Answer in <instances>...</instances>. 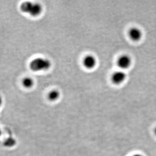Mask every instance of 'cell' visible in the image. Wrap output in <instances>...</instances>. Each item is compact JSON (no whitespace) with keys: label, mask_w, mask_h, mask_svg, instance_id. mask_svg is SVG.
Listing matches in <instances>:
<instances>
[{"label":"cell","mask_w":156,"mask_h":156,"mask_svg":"<svg viewBox=\"0 0 156 156\" xmlns=\"http://www.w3.org/2000/svg\"><path fill=\"white\" fill-rule=\"evenodd\" d=\"M130 38L133 41H139L143 37V33L141 30L136 27H133L129 31Z\"/></svg>","instance_id":"8992f818"},{"label":"cell","mask_w":156,"mask_h":156,"mask_svg":"<svg viewBox=\"0 0 156 156\" xmlns=\"http://www.w3.org/2000/svg\"><path fill=\"white\" fill-rule=\"evenodd\" d=\"M1 130H0V136H1Z\"/></svg>","instance_id":"7c38bea8"},{"label":"cell","mask_w":156,"mask_h":156,"mask_svg":"<svg viewBox=\"0 0 156 156\" xmlns=\"http://www.w3.org/2000/svg\"><path fill=\"white\" fill-rule=\"evenodd\" d=\"M51 66V63L48 59L37 58L30 63L31 69L33 71L47 70Z\"/></svg>","instance_id":"7a4b0ae2"},{"label":"cell","mask_w":156,"mask_h":156,"mask_svg":"<svg viewBox=\"0 0 156 156\" xmlns=\"http://www.w3.org/2000/svg\"><path fill=\"white\" fill-rule=\"evenodd\" d=\"M132 156H143V155H140V154H135V155H133Z\"/></svg>","instance_id":"30bf717a"},{"label":"cell","mask_w":156,"mask_h":156,"mask_svg":"<svg viewBox=\"0 0 156 156\" xmlns=\"http://www.w3.org/2000/svg\"><path fill=\"white\" fill-rule=\"evenodd\" d=\"M34 81L31 77H25L22 80V84L26 88H31L34 86Z\"/></svg>","instance_id":"ba28073f"},{"label":"cell","mask_w":156,"mask_h":156,"mask_svg":"<svg viewBox=\"0 0 156 156\" xmlns=\"http://www.w3.org/2000/svg\"><path fill=\"white\" fill-rule=\"evenodd\" d=\"M155 134H156V128H155Z\"/></svg>","instance_id":"8fae6325"},{"label":"cell","mask_w":156,"mask_h":156,"mask_svg":"<svg viewBox=\"0 0 156 156\" xmlns=\"http://www.w3.org/2000/svg\"><path fill=\"white\" fill-rule=\"evenodd\" d=\"M20 9L24 13L28 14L32 16L36 17L41 14L43 8L40 4L24 2L20 5Z\"/></svg>","instance_id":"6da1fadb"},{"label":"cell","mask_w":156,"mask_h":156,"mask_svg":"<svg viewBox=\"0 0 156 156\" xmlns=\"http://www.w3.org/2000/svg\"><path fill=\"white\" fill-rule=\"evenodd\" d=\"M97 60L92 55H87L83 60V65L88 69H92L96 65Z\"/></svg>","instance_id":"5b68a950"},{"label":"cell","mask_w":156,"mask_h":156,"mask_svg":"<svg viewBox=\"0 0 156 156\" xmlns=\"http://www.w3.org/2000/svg\"><path fill=\"white\" fill-rule=\"evenodd\" d=\"M59 97H60L59 91L55 90H52L50 91L48 94V98L52 102L57 100L58 99H59Z\"/></svg>","instance_id":"52a82bcc"},{"label":"cell","mask_w":156,"mask_h":156,"mask_svg":"<svg viewBox=\"0 0 156 156\" xmlns=\"http://www.w3.org/2000/svg\"><path fill=\"white\" fill-rule=\"evenodd\" d=\"M2 104V98L0 96V107L1 106Z\"/></svg>","instance_id":"9c48e42d"},{"label":"cell","mask_w":156,"mask_h":156,"mask_svg":"<svg viewBox=\"0 0 156 156\" xmlns=\"http://www.w3.org/2000/svg\"><path fill=\"white\" fill-rule=\"evenodd\" d=\"M126 78V74L123 71L114 72L112 75V80L115 84H120L123 83Z\"/></svg>","instance_id":"277c9868"},{"label":"cell","mask_w":156,"mask_h":156,"mask_svg":"<svg viewBox=\"0 0 156 156\" xmlns=\"http://www.w3.org/2000/svg\"><path fill=\"white\" fill-rule=\"evenodd\" d=\"M131 58L126 55L120 56L117 60V65L121 69H128L131 65Z\"/></svg>","instance_id":"3957f363"}]
</instances>
